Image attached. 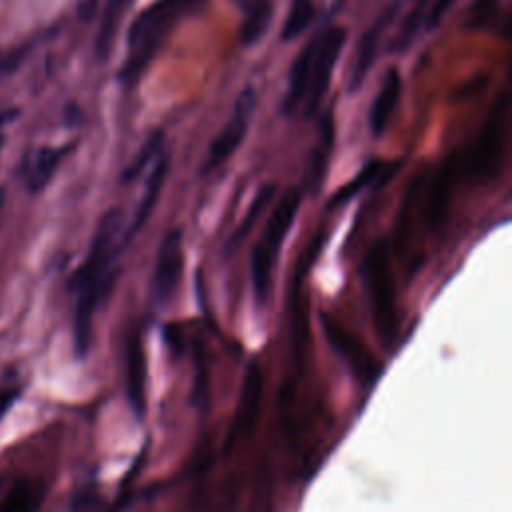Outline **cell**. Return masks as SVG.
I'll list each match as a JSON object with an SVG mask.
<instances>
[{
    "mask_svg": "<svg viewBox=\"0 0 512 512\" xmlns=\"http://www.w3.org/2000/svg\"><path fill=\"white\" fill-rule=\"evenodd\" d=\"M132 242L120 208L106 210L94 230L88 256L72 278L74 290V348L84 356L92 342L98 304L108 296L122 252Z\"/></svg>",
    "mask_w": 512,
    "mask_h": 512,
    "instance_id": "obj_1",
    "label": "cell"
},
{
    "mask_svg": "<svg viewBox=\"0 0 512 512\" xmlns=\"http://www.w3.org/2000/svg\"><path fill=\"white\" fill-rule=\"evenodd\" d=\"M206 0H154L130 24L126 38V58L120 68V80L126 86L138 82L142 72L156 56L170 30Z\"/></svg>",
    "mask_w": 512,
    "mask_h": 512,
    "instance_id": "obj_2",
    "label": "cell"
},
{
    "mask_svg": "<svg viewBox=\"0 0 512 512\" xmlns=\"http://www.w3.org/2000/svg\"><path fill=\"white\" fill-rule=\"evenodd\" d=\"M300 202H302V192L298 188L288 190L274 206L258 242L254 244L252 258H250V274H252L254 300L258 306H264L268 302L274 266H276L282 242L294 224Z\"/></svg>",
    "mask_w": 512,
    "mask_h": 512,
    "instance_id": "obj_3",
    "label": "cell"
},
{
    "mask_svg": "<svg viewBox=\"0 0 512 512\" xmlns=\"http://www.w3.org/2000/svg\"><path fill=\"white\" fill-rule=\"evenodd\" d=\"M362 278L368 292V300L374 312L376 326L386 342L396 334V310H394V288L388 264L386 240L378 238L366 252L362 262Z\"/></svg>",
    "mask_w": 512,
    "mask_h": 512,
    "instance_id": "obj_4",
    "label": "cell"
},
{
    "mask_svg": "<svg viewBox=\"0 0 512 512\" xmlns=\"http://www.w3.org/2000/svg\"><path fill=\"white\" fill-rule=\"evenodd\" d=\"M346 42V30L340 26H332L314 38H310V60H308V74H306V92L302 100L300 112L304 116H312L330 84L332 70L340 52Z\"/></svg>",
    "mask_w": 512,
    "mask_h": 512,
    "instance_id": "obj_5",
    "label": "cell"
},
{
    "mask_svg": "<svg viewBox=\"0 0 512 512\" xmlns=\"http://www.w3.org/2000/svg\"><path fill=\"white\" fill-rule=\"evenodd\" d=\"M254 108H256V94L248 86L238 94L230 118L226 120L222 130L216 134V138L210 142V148L206 152V160L202 166L204 172L218 168L238 150V146L242 144V140L248 132Z\"/></svg>",
    "mask_w": 512,
    "mask_h": 512,
    "instance_id": "obj_6",
    "label": "cell"
},
{
    "mask_svg": "<svg viewBox=\"0 0 512 512\" xmlns=\"http://www.w3.org/2000/svg\"><path fill=\"white\" fill-rule=\"evenodd\" d=\"M184 268V250H182V232L170 230L158 244L156 264L152 272V298L156 304H168L180 284Z\"/></svg>",
    "mask_w": 512,
    "mask_h": 512,
    "instance_id": "obj_7",
    "label": "cell"
},
{
    "mask_svg": "<svg viewBox=\"0 0 512 512\" xmlns=\"http://www.w3.org/2000/svg\"><path fill=\"white\" fill-rule=\"evenodd\" d=\"M322 322H324V332H326L334 352L346 362V366L350 368L354 378L364 386H372L380 374V364L376 362L372 352L362 344V340H358L354 334H350L338 322L330 320L328 316H324Z\"/></svg>",
    "mask_w": 512,
    "mask_h": 512,
    "instance_id": "obj_8",
    "label": "cell"
},
{
    "mask_svg": "<svg viewBox=\"0 0 512 512\" xmlns=\"http://www.w3.org/2000/svg\"><path fill=\"white\" fill-rule=\"evenodd\" d=\"M506 112H508V96L502 94V98L494 104L488 120L484 122V128L480 132V140H478V146H476L474 170L480 176L492 172L494 164L500 160V154H502V148H504Z\"/></svg>",
    "mask_w": 512,
    "mask_h": 512,
    "instance_id": "obj_9",
    "label": "cell"
},
{
    "mask_svg": "<svg viewBox=\"0 0 512 512\" xmlns=\"http://www.w3.org/2000/svg\"><path fill=\"white\" fill-rule=\"evenodd\" d=\"M126 396L138 420L146 414V350L140 332L126 342Z\"/></svg>",
    "mask_w": 512,
    "mask_h": 512,
    "instance_id": "obj_10",
    "label": "cell"
},
{
    "mask_svg": "<svg viewBox=\"0 0 512 512\" xmlns=\"http://www.w3.org/2000/svg\"><path fill=\"white\" fill-rule=\"evenodd\" d=\"M400 92H402V76H400L398 68L390 66L382 76L380 88H378V92L372 100L370 112H368V126L374 136H382L384 130L388 128V124L394 116V110L398 106Z\"/></svg>",
    "mask_w": 512,
    "mask_h": 512,
    "instance_id": "obj_11",
    "label": "cell"
},
{
    "mask_svg": "<svg viewBox=\"0 0 512 512\" xmlns=\"http://www.w3.org/2000/svg\"><path fill=\"white\" fill-rule=\"evenodd\" d=\"M260 388H262V376L258 362L252 360L248 364L242 392H240V404H238V416L234 420V428L238 430L236 436H248L254 428L256 416H258V400H260Z\"/></svg>",
    "mask_w": 512,
    "mask_h": 512,
    "instance_id": "obj_12",
    "label": "cell"
},
{
    "mask_svg": "<svg viewBox=\"0 0 512 512\" xmlns=\"http://www.w3.org/2000/svg\"><path fill=\"white\" fill-rule=\"evenodd\" d=\"M166 170H168V158L166 156H160L156 158V164L150 172V176L146 178V184H144V192L128 220V232L130 236L134 238L138 234V230L146 224V220L150 218L154 206H156V200L160 196V190H162V184H164V178H166Z\"/></svg>",
    "mask_w": 512,
    "mask_h": 512,
    "instance_id": "obj_13",
    "label": "cell"
},
{
    "mask_svg": "<svg viewBox=\"0 0 512 512\" xmlns=\"http://www.w3.org/2000/svg\"><path fill=\"white\" fill-rule=\"evenodd\" d=\"M132 0H106L104 8H102V16H100V24H98V32H96V40H94V48L100 60H106L112 44L116 40V32L120 28V22L126 14V10L130 8Z\"/></svg>",
    "mask_w": 512,
    "mask_h": 512,
    "instance_id": "obj_14",
    "label": "cell"
},
{
    "mask_svg": "<svg viewBox=\"0 0 512 512\" xmlns=\"http://www.w3.org/2000/svg\"><path fill=\"white\" fill-rule=\"evenodd\" d=\"M44 488L28 478L14 480L0 498V512H38Z\"/></svg>",
    "mask_w": 512,
    "mask_h": 512,
    "instance_id": "obj_15",
    "label": "cell"
},
{
    "mask_svg": "<svg viewBox=\"0 0 512 512\" xmlns=\"http://www.w3.org/2000/svg\"><path fill=\"white\" fill-rule=\"evenodd\" d=\"M68 148H52V146H44L40 150H36L34 158L28 164V172H26V186L32 192H40L52 178V174L56 172L58 164L62 162V158L66 156Z\"/></svg>",
    "mask_w": 512,
    "mask_h": 512,
    "instance_id": "obj_16",
    "label": "cell"
},
{
    "mask_svg": "<svg viewBox=\"0 0 512 512\" xmlns=\"http://www.w3.org/2000/svg\"><path fill=\"white\" fill-rule=\"evenodd\" d=\"M390 16L386 18H380L370 30L364 32L360 44H358V52H356V60H354V66H352V72H350V88L356 90L362 80L366 78V74L370 72L372 68V62L376 58V52H378V38H380V30L388 24Z\"/></svg>",
    "mask_w": 512,
    "mask_h": 512,
    "instance_id": "obj_17",
    "label": "cell"
},
{
    "mask_svg": "<svg viewBox=\"0 0 512 512\" xmlns=\"http://www.w3.org/2000/svg\"><path fill=\"white\" fill-rule=\"evenodd\" d=\"M272 14H274L272 0H260L248 10H244V20L240 24V42L244 46L258 42L266 34Z\"/></svg>",
    "mask_w": 512,
    "mask_h": 512,
    "instance_id": "obj_18",
    "label": "cell"
},
{
    "mask_svg": "<svg viewBox=\"0 0 512 512\" xmlns=\"http://www.w3.org/2000/svg\"><path fill=\"white\" fill-rule=\"evenodd\" d=\"M314 16H316L314 0H290V8L280 30L282 40L298 38L312 24Z\"/></svg>",
    "mask_w": 512,
    "mask_h": 512,
    "instance_id": "obj_19",
    "label": "cell"
},
{
    "mask_svg": "<svg viewBox=\"0 0 512 512\" xmlns=\"http://www.w3.org/2000/svg\"><path fill=\"white\" fill-rule=\"evenodd\" d=\"M450 180H452V160L444 164L436 184H434V190H432V196H430V206H428V218L432 224H436L442 214H444V208H446V198H448V190H450Z\"/></svg>",
    "mask_w": 512,
    "mask_h": 512,
    "instance_id": "obj_20",
    "label": "cell"
},
{
    "mask_svg": "<svg viewBox=\"0 0 512 512\" xmlns=\"http://www.w3.org/2000/svg\"><path fill=\"white\" fill-rule=\"evenodd\" d=\"M160 148H162V132L156 130V132H152V134L148 136V140L144 142L142 150L136 154L134 162L124 170L122 180H124V182H130V180H134L136 176H140V172L144 170V166H146L152 158H156V156L160 154Z\"/></svg>",
    "mask_w": 512,
    "mask_h": 512,
    "instance_id": "obj_21",
    "label": "cell"
},
{
    "mask_svg": "<svg viewBox=\"0 0 512 512\" xmlns=\"http://www.w3.org/2000/svg\"><path fill=\"white\" fill-rule=\"evenodd\" d=\"M274 192H276L274 184H266V186H262V188L258 190L254 202L250 204V208H248V212H246L244 222L240 224V228L236 230V234H234V238H232L234 242H238L240 238H244V236L248 234V230H250V226L254 224V220L264 212V208L268 206V202L274 198Z\"/></svg>",
    "mask_w": 512,
    "mask_h": 512,
    "instance_id": "obj_22",
    "label": "cell"
},
{
    "mask_svg": "<svg viewBox=\"0 0 512 512\" xmlns=\"http://www.w3.org/2000/svg\"><path fill=\"white\" fill-rule=\"evenodd\" d=\"M378 168H380V164L378 162H372V164H368L360 174H358V178L354 180V182H350L346 188H342L340 190V194L338 196H334V200H332V204H338V202H344V200H348L352 194H356L364 184H368L376 174H378Z\"/></svg>",
    "mask_w": 512,
    "mask_h": 512,
    "instance_id": "obj_23",
    "label": "cell"
},
{
    "mask_svg": "<svg viewBox=\"0 0 512 512\" xmlns=\"http://www.w3.org/2000/svg\"><path fill=\"white\" fill-rule=\"evenodd\" d=\"M454 2H456V0H434L430 12H428V16H426V26H428V28L436 26V24L442 20V16L454 6Z\"/></svg>",
    "mask_w": 512,
    "mask_h": 512,
    "instance_id": "obj_24",
    "label": "cell"
},
{
    "mask_svg": "<svg viewBox=\"0 0 512 512\" xmlns=\"http://www.w3.org/2000/svg\"><path fill=\"white\" fill-rule=\"evenodd\" d=\"M16 398H18V390H16V388L0 390V420H2L4 414L12 408V404L16 402Z\"/></svg>",
    "mask_w": 512,
    "mask_h": 512,
    "instance_id": "obj_25",
    "label": "cell"
},
{
    "mask_svg": "<svg viewBox=\"0 0 512 512\" xmlns=\"http://www.w3.org/2000/svg\"><path fill=\"white\" fill-rule=\"evenodd\" d=\"M256 2H260V0H234V4H236L238 8H242V10H248V8L254 6Z\"/></svg>",
    "mask_w": 512,
    "mask_h": 512,
    "instance_id": "obj_26",
    "label": "cell"
},
{
    "mask_svg": "<svg viewBox=\"0 0 512 512\" xmlns=\"http://www.w3.org/2000/svg\"><path fill=\"white\" fill-rule=\"evenodd\" d=\"M4 202H6V192H4V188H0V218H2V210H4Z\"/></svg>",
    "mask_w": 512,
    "mask_h": 512,
    "instance_id": "obj_27",
    "label": "cell"
},
{
    "mask_svg": "<svg viewBox=\"0 0 512 512\" xmlns=\"http://www.w3.org/2000/svg\"><path fill=\"white\" fill-rule=\"evenodd\" d=\"M0 150H2V132H0Z\"/></svg>",
    "mask_w": 512,
    "mask_h": 512,
    "instance_id": "obj_28",
    "label": "cell"
}]
</instances>
